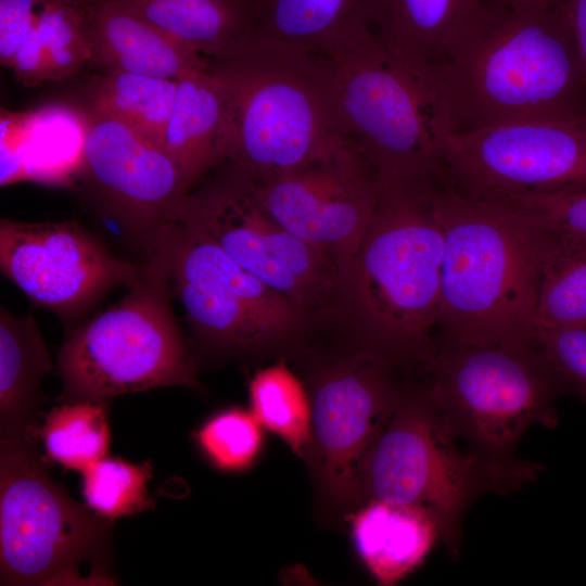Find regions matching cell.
Returning a JSON list of instances; mask_svg holds the SVG:
<instances>
[{"instance_id":"obj_1","label":"cell","mask_w":586,"mask_h":586,"mask_svg":"<svg viewBox=\"0 0 586 586\" xmlns=\"http://www.w3.org/2000/svg\"><path fill=\"white\" fill-rule=\"evenodd\" d=\"M420 82L434 133L586 111V76L560 3L534 11L489 3Z\"/></svg>"},{"instance_id":"obj_2","label":"cell","mask_w":586,"mask_h":586,"mask_svg":"<svg viewBox=\"0 0 586 586\" xmlns=\"http://www.w3.org/2000/svg\"><path fill=\"white\" fill-rule=\"evenodd\" d=\"M434 203L444 234L442 345L535 344L542 229L500 203L440 181Z\"/></svg>"},{"instance_id":"obj_3","label":"cell","mask_w":586,"mask_h":586,"mask_svg":"<svg viewBox=\"0 0 586 586\" xmlns=\"http://www.w3.org/2000/svg\"><path fill=\"white\" fill-rule=\"evenodd\" d=\"M207 68L222 86L229 169L253 181L281 174L354 141L324 58L247 35Z\"/></svg>"},{"instance_id":"obj_4","label":"cell","mask_w":586,"mask_h":586,"mask_svg":"<svg viewBox=\"0 0 586 586\" xmlns=\"http://www.w3.org/2000/svg\"><path fill=\"white\" fill-rule=\"evenodd\" d=\"M436 180L381 182L377 209L341 275L355 316L377 345L426 361L438 346L444 234L434 203Z\"/></svg>"},{"instance_id":"obj_5","label":"cell","mask_w":586,"mask_h":586,"mask_svg":"<svg viewBox=\"0 0 586 586\" xmlns=\"http://www.w3.org/2000/svg\"><path fill=\"white\" fill-rule=\"evenodd\" d=\"M542 470L532 461L481 454L456 434L425 391L404 393L364 461L360 497L428 510L456 557L470 505L487 493L510 494Z\"/></svg>"},{"instance_id":"obj_6","label":"cell","mask_w":586,"mask_h":586,"mask_svg":"<svg viewBox=\"0 0 586 586\" xmlns=\"http://www.w3.org/2000/svg\"><path fill=\"white\" fill-rule=\"evenodd\" d=\"M128 288V294L75 329L62 345L59 369L65 403L196 386L170 306L168 256L161 238Z\"/></svg>"},{"instance_id":"obj_7","label":"cell","mask_w":586,"mask_h":586,"mask_svg":"<svg viewBox=\"0 0 586 586\" xmlns=\"http://www.w3.org/2000/svg\"><path fill=\"white\" fill-rule=\"evenodd\" d=\"M26 436L0 443V584L115 585L112 521L74 501Z\"/></svg>"},{"instance_id":"obj_8","label":"cell","mask_w":586,"mask_h":586,"mask_svg":"<svg viewBox=\"0 0 586 586\" xmlns=\"http://www.w3.org/2000/svg\"><path fill=\"white\" fill-rule=\"evenodd\" d=\"M425 365L429 398L459 437L492 459H518L515 446L533 423L557 424L565 383L536 343L441 345Z\"/></svg>"},{"instance_id":"obj_9","label":"cell","mask_w":586,"mask_h":586,"mask_svg":"<svg viewBox=\"0 0 586 586\" xmlns=\"http://www.w3.org/2000/svg\"><path fill=\"white\" fill-rule=\"evenodd\" d=\"M324 59L342 118L380 182L437 179V143L424 89L372 28Z\"/></svg>"},{"instance_id":"obj_10","label":"cell","mask_w":586,"mask_h":586,"mask_svg":"<svg viewBox=\"0 0 586 586\" xmlns=\"http://www.w3.org/2000/svg\"><path fill=\"white\" fill-rule=\"evenodd\" d=\"M435 137L437 178L462 194L493 200L586 187V111Z\"/></svg>"},{"instance_id":"obj_11","label":"cell","mask_w":586,"mask_h":586,"mask_svg":"<svg viewBox=\"0 0 586 586\" xmlns=\"http://www.w3.org/2000/svg\"><path fill=\"white\" fill-rule=\"evenodd\" d=\"M160 238L170 285L189 322L206 340L246 349L296 331L304 313L235 263L195 226L174 219Z\"/></svg>"},{"instance_id":"obj_12","label":"cell","mask_w":586,"mask_h":586,"mask_svg":"<svg viewBox=\"0 0 586 586\" xmlns=\"http://www.w3.org/2000/svg\"><path fill=\"white\" fill-rule=\"evenodd\" d=\"M174 219L202 230L243 269L304 314L340 292L336 265L280 226L249 182L230 169L216 182L184 195Z\"/></svg>"},{"instance_id":"obj_13","label":"cell","mask_w":586,"mask_h":586,"mask_svg":"<svg viewBox=\"0 0 586 586\" xmlns=\"http://www.w3.org/2000/svg\"><path fill=\"white\" fill-rule=\"evenodd\" d=\"M246 181L280 226L329 257L341 275L381 193L380 179L355 141L294 169Z\"/></svg>"},{"instance_id":"obj_14","label":"cell","mask_w":586,"mask_h":586,"mask_svg":"<svg viewBox=\"0 0 586 586\" xmlns=\"http://www.w3.org/2000/svg\"><path fill=\"white\" fill-rule=\"evenodd\" d=\"M0 266L33 302L63 316L129 286L142 268L116 257L76 222L12 219H1Z\"/></svg>"},{"instance_id":"obj_15","label":"cell","mask_w":586,"mask_h":586,"mask_svg":"<svg viewBox=\"0 0 586 586\" xmlns=\"http://www.w3.org/2000/svg\"><path fill=\"white\" fill-rule=\"evenodd\" d=\"M403 395L374 356L347 360L316 383L309 450L319 484L335 502L361 499L364 461Z\"/></svg>"},{"instance_id":"obj_16","label":"cell","mask_w":586,"mask_h":586,"mask_svg":"<svg viewBox=\"0 0 586 586\" xmlns=\"http://www.w3.org/2000/svg\"><path fill=\"white\" fill-rule=\"evenodd\" d=\"M80 166L100 202L149 254L192 187L162 145L105 115L89 113Z\"/></svg>"},{"instance_id":"obj_17","label":"cell","mask_w":586,"mask_h":586,"mask_svg":"<svg viewBox=\"0 0 586 586\" xmlns=\"http://www.w3.org/2000/svg\"><path fill=\"white\" fill-rule=\"evenodd\" d=\"M86 35L91 61L106 69L177 80L208 64L120 0L87 8Z\"/></svg>"},{"instance_id":"obj_18","label":"cell","mask_w":586,"mask_h":586,"mask_svg":"<svg viewBox=\"0 0 586 586\" xmlns=\"http://www.w3.org/2000/svg\"><path fill=\"white\" fill-rule=\"evenodd\" d=\"M485 0H372V30L419 80L462 40Z\"/></svg>"},{"instance_id":"obj_19","label":"cell","mask_w":586,"mask_h":586,"mask_svg":"<svg viewBox=\"0 0 586 586\" xmlns=\"http://www.w3.org/2000/svg\"><path fill=\"white\" fill-rule=\"evenodd\" d=\"M252 33L330 58L372 28V0H249Z\"/></svg>"},{"instance_id":"obj_20","label":"cell","mask_w":586,"mask_h":586,"mask_svg":"<svg viewBox=\"0 0 586 586\" xmlns=\"http://www.w3.org/2000/svg\"><path fill=\"white\" fill-rule=\"evenodd\" d=\"M229 138L227 101L217 77L205 67L177 79L162 146L191 186L227 160Z\"/></svg>"},{"instance_id":"obj_21","label":"cell","mask_w":586,"mask_h":586,"mask_svg":"<svg viewBox=\"0 0 586 586\" xmlns=\"http://www.w3.org/2000/svg\"><path fill=\"white\" fill-rule=\"evenodd\" d=\"M351 522L356 550L381 585H394L415 571L440 539L434 517L412 505L368 500Z\"/></svg>"},{"instance_id":"obj_22","label":"cell","mask_w":586,"mask_h":586,"mask_svg":"<svg viewBox=\"0 0 586 586\" xmlns=\"http://www.w3.org/2000/svg\"><path fill=\"white\" fill-rule=\"evenodd\" d=\"M52 369L47 345L31 314L0 311V433L1 437L39 434L40 383Z\"/></svg>"},{"instance_id":"obj_23","label":"cell","mask_w":586,"mask_h":586,"mask_svg":"<svg viewBox=\"0 0 586 586\" xmlns=\"http://www.w3.org/2000/svg\"><path fill=\"white\" fill-rule=\"evenodd\" d=\"M173 38L211 60L252 34L249 0H120Z\"/></svg>"},{"instance_id":"obj_24","label":"cell","mask_w":586,"mask_h":586,"mask_svg":"<svg viewBox=\"0 0 586 586\" xmlns=\"http://www.w3.org/2000/svg\"><path fill=\"white\" fill-rule=\"evenodd\" d=\"M540 229V277L533 334L586 328V241Z\"/></svg>"},{"instance_id":"obj_25","label":"cell","mask_w":586,"mask_h":586,"mask_svg":"<svg viewBox=\"0 0 586 586\" xmlns=\"http://www.w3.org/2000/svg\"><path fill=\"white\" fill-rule=\"evenodd\" d=\"M177 80L106 69L89 89L90 112L112 117L162 145Z\"/></svg>"},{"instance_id":"obj_26","label":"cell","mask_w":586,"mask_h":586,"mask_svg":"<svg viewBox=\"0 0 586 586\" xmlns=\"http://www.w3.org/2000/svg\"><path fill=\"white\" fill-rule=\"evenodd\" d=\"M251 411L298 458L311 445V402L301 381L281 361L258 370L249 385Z\"/></svg>"},{"instance_id":"obj_27","label":"cell","mask_w":586,"mask_h":586,"mask_svg":"<svg viewBox=\"0 0 586 586\" xmlns=\"http://www.w3.org/2000/svg\"><path fill=\"white\" fill-rule=\"evenodd\" d=\"M106 402L81 400L53 408L39 430L47 456L84 472L106 457L110 426Z\"/></svg>"},{"instance_id":"obj_28","label":"cell","mask_w":586,"mask_h":586,"mask_svg":"<svg viewBox=\"0 0 586 586\" xmlns=\"http://www.w3.org/2000/svg\"><path fill=\"white\" fill-rule=\"evenodd\" d=\"M152 470L150 460L135 464L118 458L100 459L81 472L87 506L112 522L152 509L155 501L146 489Z\"/></svg>"},{"instance_id":"obj_29","label":"cell","mask_w":586,"mask_h":586,"mask_svg":"<svg viewBox=\"0 0 586 586\" xmlns=\"http://www.w3.org/2000/svg\"><path fill=\"white\" fill-rule=\"evenodd\" d=\"M198 445L214 467L240 472L257 460L264 444L263 426L252 411L224 409L207 419L195 434Z\"/></svg>"},{"instance_id":"obj_30","label":"cell","mask_w":586,"mask_h":586,"mask_svg":"<svg viewBox=\"0 0 586 586\" xmlns=\"http://www.w3.org/2000/svg\"><path fill=\"white\" fill-rule=\"evenodd\" d=\"M36 27L51 64L53 80L71 76L85 63L91 62L86 35V9L44 0Z\"/></svg>"},{"instance_id":"obj_31","label":"cell","mask_w":586,"mask_h":586,"mask_svg":"<svg viewBox=\"0 0 586 586\" xmlns=\"http://www.w3.org/2000/svg\"><path fill=\"white\" fill-rule=\"evenodd\" d=\"M489 201L513 209L540 228L586 241V187Z\"/></svg>"},{"instance_id":"obj_32","label":"cell","mask_w":586,"mask_h":586,"mask_svg":"<svg viewBox=\"0 0 586 586\" xmlns=\"http://www.w3.org/2000/svg\"><path fill=\"white\" fill-rule=\"evenodd\" d=\"M534 340L565 384L586 396V328L539 332Z\"/></svg>"},{"instance_id":"obj_33","label":"cell","mask_w":586,"mask_h":586,"mask_svg":"<svg viewBox=\"0 0 586 586\" xmlns=\"http://www.w3.org/2000/svg\"><path fill=\"white\" fill-rule=\"evenodd\" d=\"M44 0H0V61L10 67Z\"/></svg>"},{"instance_id":"obj_34","label":"cell","mask_w":586,"mask_h":586,"mask_svg":"<svg viewBox=\"0 0 586 586\" xmlns=\"http://www.w3.org/2000/svg\"><path fill=\"white\" fill-rule=\"evenodd\" d=\"M10 68L14 72L16 79L27 87L53 80L51 64L40 41L36 21L16 51Z\"/></svg>"},{"instance_id":"obj_35","label":"cell","mask_w":586,"mask_h":586,"mask_svg":"<svg viewBox=\"0 0 586 586\" xmlns=\"http://www.w3.org/2000/svg\"><path fill=\"white\" fill-rule=\"evenodd\" d=\"M586 76V0H560Z\"/></svg>"},{"instance_id":"obj_36","label":"cell","mask_w":586,"mask_h":586,"mask_svg":"<svg viewBox=\"0 0 586 586\" xmlns=\"http://www.w3.org/2000/svg\"><path fill=\"white\" fill-rule=\"evenodd\" d=\"M499 5L513 11L544 10L560 3V0H494Z\"/></svg>"},{"instance_id":"obj_37","label":"cell","mask_w":586,"mask_h":586,"mask_svg":"<svg viewBox=\"0 0 586 586\" xmlns=\"http://www.w3.org/2000/svg\"><path fill=\"white\" fill-rule=\"evenodd\" d=\"M53 1L65 3L72 7L80 8V9H87L99 3L102 0H53Z\"/></svg>"}]
</instances>
